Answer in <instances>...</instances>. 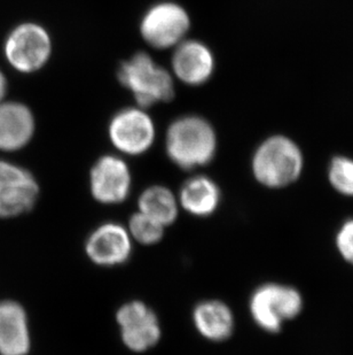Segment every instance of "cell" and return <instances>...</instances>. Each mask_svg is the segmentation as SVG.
I'll use <instances>...</instances> for the list:
<instances>
[{
    "instance_id": "cell-14",
    "label": "cell",
    "mask_w": 353,
    "mask_h": 355,
    "mask_svg": "<svg viewBox=\"0 0 353 355\" xmlns=\"http://www.w3.org/2000/svg\"><path fill=\"white\" fill-rule=\"evenodd\" d=\"M34 131V116L27 106L19 103L0 104V150H20L30 141Z\"/></svg>"
},
{
    "instance_id": "cell-15",
    "label": "cell",
    "mask_w": 353,
    "mask_h": 355,
    "mask_svg": "<svg viewBox=\"0 0 353 355\" xmlns=\"http://www.w3.org/2000/svg\"><path fill=\"white\" fill-rule=\"evenodd\" d=\"M180 209L195 218H209L219 207L221 192L207 176L197 175L183 182L178 195Z\"/></svg>"
},
{
    "instance_id": "cell-6",
    "label": "cell",
    "mask_w": 353,
    "mask_h": 355,
    "mask_svg": "<svg viewBox=\"0 0 353 355\" xmlns=\"http://www.w3.org/2000/svg\"><path fill=\"white\" fill-rule=\"evenodd\" d=\"M52 51L50 35L38 24H21L8 36L5 53L10 64L22 73H33L46 64Z\"/></svg>"
},
{
    "instance_id": "cell-3",
    "label": "cell",
    "mask_w": 353,
    "mask_h": 355,
    "mask_svg": "<svg viewBox=\"0 0 353 355\" xmlns=\"http://www.w3.org/2000/svg\"><path fill=\"white\" fill-rule=\"evenodd\" d=\"M118 80L134 94L141 107L165 103L174 96L171 75L143 52L120 64Z\"/></svg>"
},
{
    "instance_id": "cell-4",
    "label": "cell",
    "mask_w": 353,
    "mask_h": 355,
    "mask_svg": "<svg viewBox=\"0 0 353 355\" xmlns=\"http://www.w3.org/2000/svg\"><path fill=\"white\" fill-rule=\"evenodd\" d=\"M303 309V298L296 288L267 283L250 297V315L260 329L279 332L283 323L296 318Z\"/></svg>"
},
{
    "instance_id": "cell-7",
    "label": "cell",
    "mask_w": 353,
    "mask_h": 355,
    "mask_svg": "<svg viewBox=\"0 0 353 355\" xmlns=\"http://www.w3.org/2000/svg\"><path fill=\"white\" fill-rule=\"evenodd\" d=\"M39 185L30 171L0 160V218H17L35 207Z\"/></svg>"
},
{
    "instance_id": "cell-21",
    "label": "cell",
    "mask_w": 353,
    "mask_h": 355,
    "mask_svg": "<svg viewBox=\"0 0 353 355\" xmlns=\"http://www.w3.org/2000/svg\"><path fill=\"white\" fill-rule=\"evenodd\" d=\"M7 82L6 78L3 76V73L0 71V101L3 99V96L6 94Z\"/></svg>"
},
{
    "instance_id": "cell-19",
    "label": "cell",
    "mask_w": 353,
    "mask_h": 355,
    "mask_svg": "<svg viewBox=\"0 0 353 355\" xmlns=\"http://www.w3.org/2000/svg\"><path fill=\"white\" fill-rule=\"evenodd\" d=\"M328 178L332 187L341 195L353 197V160L344 157L334 159Z\"/></svg>"
},
{
    "instance_id": "cell-11",
    "label": "cell",
    "mask_w": 353,
    "mask_h": 355,
    "mask_svg": "<svg viewBox=\"0 0 353 355\" xmlns=\"http://www.w3.org/2000/svg\"><path fill=\"white\" fill-rule=\"evenodd\" d=\"M90 192L102 205H118L127 200L132 187L130 168L123 159L104 155L90 171Z\"/></svg>"
},
{
    "instance_id": "cell-1",
    "label": "cell",
    "mask_w": 353,
    "mask_h": 355,
    "mask_svg": "<svg viewBox=\"0 0 353 355\" xmlns=\"http://www.w3.org/2000/svg\"><path fill=\"white\" fill-rule=\"evenodd\" d=\"M165 148L170 160L183 171L203 167L216 155V134L204 119L180 118L168 129Z\"/></svg>"
},
{
    "instance_id": "cell-8",
    "label": "cell",
    "mask_w": 353,
    "mask_h": 355,
    "mask_svg": "<svg viewBox=\"0 0 353 355\" xmlns=\"http://www.w3.org/2000/svg\"><path fill=\"white\" fill-rule=\"evenodd\" d=\"M190 26V17L183 7L174 3H160L147 10L141 31L150 46L169 49L183 40Z\"/></svg>"
},
{
    "instance_id": "cell-17",
    "label": "cell",
    "mask_w": 353,
    "mask_h": 355,
    "mask_svg": "<svg viewBox=\"0 0 353 355\" xmlns=\"http://www.w3.org/2000/svg\"><path fill=\"white\" fill-rule=\"evenodd\" d=\"M138 211L167 228L176 221L180 206L172 190L163 185H152L141 192L138 199Z\"/></svg>"
},
{
    "instance_id": "cell-5",
    "label": "cell",
    "mask_w": 353,
    "mask_h": 355,
    "mask_svg": "<svg viewBox=\"0 0 353 355\" xmlns=\"http://www.w3.org/2000/svg\"><path fill=\"white\" fill-rule=\"evenodd\" d=\"M116 323L124 346L134 353L154 349L162 337L156 313L141 300L127 302L117 309Z\"/></svg>"
},
{
    "instance_id": "cell-13",
    "label": "cell",
    "mask_w": 353,
    "mask_h": 355,
    "mask_svg": "<svg viewBox=\"0 0 353 355\" xmlns=\"http://www.w3.org/2000/svg\"><path fill=\"white\" fill-rule=\"evenodd\" d=\"M174 74L183 83L200 85L210 78L215 68L211 51L203 43L186 40L178 44L172 57Z\"/></svg>"
},
{
    "instance_id": "cell-2",
    "label": "cell",
    "mask_w": 353,
    "mask_h": 355,
    "mask_svg": "<svg viewBox=\"0 0 353 355\" xmlns=\"http://www.w3.org/2000/svg\"><path fill=\"white\" fill-rule=\"evenodd\" d=\"M302 171V152L293 141L283 136L269 138L253 155V176L266 188H284L297 181Z\"/></svg>"
},
{
    "instance_id": "cell-10",
    "label": "cell",
    "mask_w": 353,
    "mask_h": 355,
    "mask_svg": "<svg viewBox=\"0 0 353 355\" xmlns=\"http://www.w3.org/2000/svg\"><path fill=\"white\" fill-rule=\"evenodd\" d=\"M109 138L124 155L146 153L155 139V127L150 115L141 108H125L109 124Z\"/></svg>"
},
{
    "instance_id": "cell-12",
    "label": "cell",
    "mask_w": 353,
    "mask_h": 355,
    "mask_svg": "<svg viewBox=\"0 0 353 355\" xmlns=\"http://www.w3.org/2000/svg\"><path fill=\"white\" fill-rule=\"evenodd\" d=\"M31 338L27 313L19 302H0V355H27Z\"/></svg>"
},
{
    "instance_id": "cell-20",
    "label": "cell",
    "mask_w": 353,
    "mask_h": 355,
    "mask_svg": "<svg viewBox=\"0 0 353 355\" xmlns=\"http://www.w3.org/2000/svg\"><path fill=\"white\" fill-rule=\"evenodd\" d=\"M336 246L344 260L353 266V220H349L341 227L337 232Z\"/></svg>"
},
{
    "instance_id": "cell-9",
    "label": "cell",
    "mask_w": 353,
    "mask_h": 355,
    "mask_svg": "<svg viewBox=\"0 0 353 355\" xmlns=\"http://www.w3.org/2000/svg\"><path fill=\"white\" fill-rule=\"evenodd\" d=\"M84 248L92 263L111 268L130 260L134 241L127 227L116 222H106L91 232Z\"/></svg>"
},
{
    "instance_id": "cell-18",
    "label": "cell",
    "mask_w": 353,
    "mask_h": 355,
    "mask_svg": "<svg viewBox=\"0 0 353 355\" xmlns=\"http://www.w3.org/2000/svg\"><path fill=\"white\" fill-rule=\"evenodd\" d=\"M127 230L132 241L143 246H153L162 241L165 227L141 211L134 213L129 220Z\"/></svg>"
},
{
    "instance_id": "cell-16",
    "label": "cell",
    "mask_w": 353,
    "mask_h": 355,
    "mask_svg": "<svg viewBox=\"0 0 353 355\" xmlns=\"http://www.w3.org/2000/svg\"><path fill=\"white\" fill-rule=\"evenodd\" d=\"M193 323L201 337L210 342H224L233 334V312L220 300H203L194 307Z\"/></svg>"
}]
</instances>
